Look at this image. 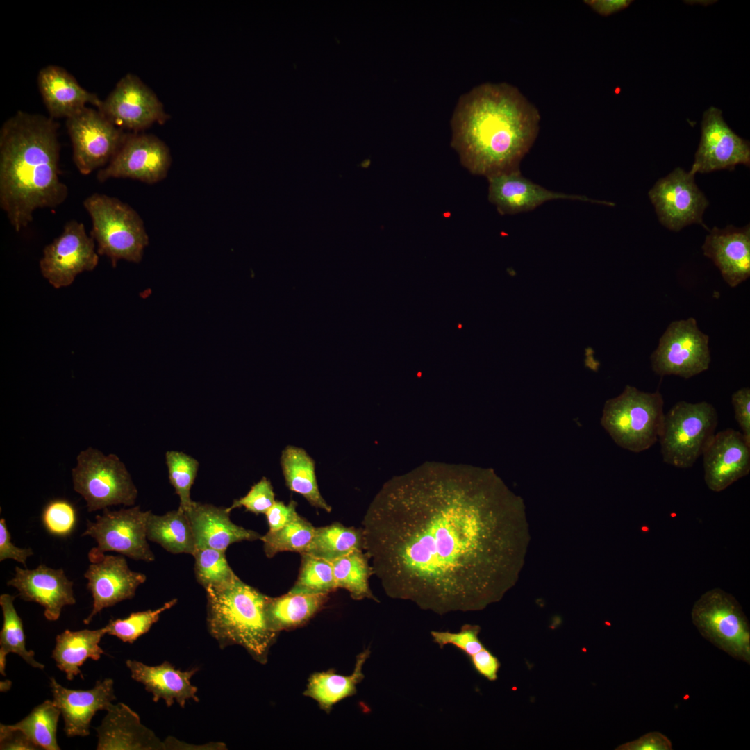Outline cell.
Wrapping results in <instances>:
<instances>
[{"instance_id": "cell-38", "label": "cell", "mask_w": 750, "mask_h": 750, "mask_svg": "<svg viewBox=\"0 0 750 750\" xmlns=\"http://www.w3.org/2000/svg\"><path fill=\"white\" fill-rule=\"evenodd\" d=\"M300 554L301 563L299 576L289 592L328 594L337 588L331 561L306 552Z\"/></svg>"}, {"instance_id": "cell-43", "label": "cell", "mask_w": 750, "mask_h": 750, "mask_svg": "<svg viewBox=\"0 0 750 750\" xmlns=\"http://www.w3.org/2000/svg\"><path fill=\"white\" fill-rule=\"evenodd\" d=\"M480 631L479 626L466 624L456 633L432 631L431 635L440 649L450 644L469 657L485 647L478 637Z\"/></svg>"}, {"instance_id": "cell-20", "label": "cell", "mask_w": 750, "mask_h": 750, "mask_svg": "<svg viewBox=\"0 0 750 750\" xmlns=\"http://www.w3.org/2000/svg\"><path fill=\"white\" fill-rule=\"evenodd\" d=\"M93 598L92 610L84 624H88L103 609L132 599L147 580L145 574L132 571L122 556L104 555L90 565L84 574Z\"/></svg>"}, {"instance_id": "cell-33", "label": "cell", "mask_w": 750, "mask_h": 750, "mask_svg": "<svg viewBox=\"0 0 750 750\" xmlns=\"http://www.w3.org/2000/svg\"><path fill=\"white\" fill-rule=\"evenodd\" d=\"M354 550H364L362 528L347 527L339 522L315 528L306 553L331 561Z\"/></svg>"}, {"instance_id": "cell-44", "label": "cell", "mask_w": 750, "mask_h": 750, "mask_svg": "<svg viewBox=\"0 0 750 750\" xmlns=\"http://www.w3.org/2000/svg\"><path fill=\"white\" fill-rule=\"evenodd\" d=\"M275 502L272 485L266 477H263L251 487L245 496L235 499L228 510L231 512L235 508L244 507L247 511L256 515L265 514Z\"/></svg>"}, {"instance_id": "cell-50", "label": "cell", "mask_w": 750, "mask_h": 750, "mask_svg": "<svg viewBox=\"0 0 750 750\" xmlns=\"http://www.w3.org/2000/svg\"><path fill=\"white\" fill-rule=\"evenodd\" d=\"M469 658L474 670L481 676L490 681L497 679L501 664L490 651L484 647Z\"/></svg>"}, {"instance_id": "cell-12", "label": "cell", "mask_w": 750, "mask_h": 750, "mask_svg": "<svg viewBox=\"0 0 750 750\" xmlns=\"http://www.w3.org/2000/svg\"><path fill=\"white\" fill-rule=\"evenodd\" d=\"M66 127L72 144L73 160L83 175L106 167L128 135L98 109L87 106L67 118Z\"/></svg>"}, {"instance_id": "cell-36", "label": "cell", "mask_w": 750, "mask_h": 750, "mask_svg": "<svg viewBox=\"0 0 750 750\" xmlns=\"http://www.w3.org/2000/svg\"><path fill=\"white\" fill-rule=\"evenodd\" d=\"M60 715L53 701L46 700L23 719L10 726L25 733L40 749L60 750L56 732Z\"/></svg>"}, {"instance_id": "cell-51", "label": "cell", "mask_w": 750, "mask_h": 750, "mask_svg": "<svg viewBox=\"0 0 750 750\" xmlns=\"http://www.w3.org/2000/svg\"><path fill=\"white\" fill-rule=\"evenodd\" d=\"M632 1L628 0H594L585 1L596 12L608 16L628 7Z\"/></svg>"}, {"instance_id": "cell-41", "label": "cell", "mask_w": 750, "mask_h": 750, "mask_svg": "<svg viewBox=\"0 0 750 750\" xmlns=\"http://www.w3.org/2000/svg\"><path fill=\"white\" fill-rule=\"evenodd\" d=\"M177 601L178 599L174 598L156 610L133 612L124 619H110L104 626L106 634L115 636L123 642L132 644L147 633L159 620L160 615L174 606Z\"/></svg>"}, {"instance_id": "cell-29", "label": "cell", "mask_w": 750, "mask_h": 750, "mask_svg": "<svg viewBox=\"0 0 750 750\" xmlns=\"http://www.w3.org/2000/svg\"><path fill=\"white\" fill-rule=\"evenodd\" d=\"M328 594H294L267 597L265 615L269 628L278 633L309 621L326 602Z\"/></svg>"}, {"instance_id": "cell-3", "label": "cell", "mask_w": 750, "mask_h": 750, "mask_svg": "<svg viewBox=\"0 0 750 750\" xmlns=\"http://www.w3.org/2000/svg\"><path fill=\"white\" fill-rule=\"evenodd\" d=\"M59 124L19 110L0 129V206L17 232L38 208H54L68 196L60 179Z\"/></svg>"}, {"instance_id": "cell-46", "label": "cell", "mask_w": 750, "mask_h": 750, "mask_svg": "<svg viewBox=\"0 0 750 750\" xmlns=\"http://www.w3.org/2000/svg\"><path fill=\"white\" fill-rule=\"evenodd\" d=\"M1 750L40 749L25 733L10 725H0Z\"/></svg>"}, {"instance_id": "cell-16", "label": "cell", "mask_w": 750, "mask_h": 750, "mask_svg": "<svg viewBox=\"0 0 750 750\" xmlns=\"http://www.w3.org/2000/svg\"><path fill=\"white\" fill-rule=\"evenodd\" d=\"M97 109L116 126L135 132L167 119L154 92L133 74L124 76Z\"/></svg>"}, {"instance_id": "cell-15", "label": "cell", "mask_w": 750, "mask_h": 750, "mask_svg": "<svg viewBox=\"0 0 750 750\" xmlns=\"http://www.w3.org/2000/svg\"><path fill=\"white\" fill-rule=\"evenodd\" d=\"M170 165L169 149L158 137L128 134L110 162L99 170L97 179L102 183L112 178H132L153 184L166 177Z\"/></svg>"}, {"instance_id": "cell-17", "label": "cell", "mask_w": 750, "mask_h": 750, "mask_svg": "<svg viewBox=\"0 0 750 750\" xmlns=\"http://www.w3.org/2000/svg\"><path fill=\"white\" fill-rule=\"evenodd\" d=\"M738 165H750L749 142L728 126L721 110L711 106L703 114L701 140L690 171L733 170Z\"/></svg>"}, {"instance_id": "cell-30", "label": "cell", "mask_w": 750, "mask_h": 750, "mask_svg": "<svg viewBox=\"0 0 750 750\" xmlns=\"http://www.w3.org/2000/svg\"><path fill=\"white\" fill-rule=\"evenodd\" d=\"M370 653L369 648H367L356 656L353 672L350 675L338 674L332 669L312 674L304 695L316 701L321 709L328 712L335 704L356 693L357 685L365 677L362 668Z\"/></svg>"}, {"instance_id": "cell-9", "label": "cell", "mask_w": 750, "mask_h": 750, "mask_svg": "<svg viewBox=\"0 0 750 750\" xmlns=\"http://www.w3.org/2000/svg\"><path fill=\"white\" fill-rule=\"evenodd\" d=\"M692 621L701 635L735 659L750 664V626L742 608L720 588L706 592L694 603Z\"/></svg>"}, {"instance_id": "cell-28", "label": "cell", "mask_w": 750, "mask_h": 750, "mask_svg": "<svg viewBox=\"0 0 750 750\" xmlns=\"http://www.w3.org/2000/svg\"><path fill=\"white\" fill-rule=\"evenodd\" d=\"M106 634L103 627L97 630H65L56 636L52 658L69 681L79 674L83 678L80 667L88 658L94 660L101 658L104 651L99 643Z\"/></svg>"}, {"instance_id": "cell-37", "label": "cell", "mask_w": 750, "mask_h": 750, "mask_svg": "<svg viewBox=\"0 0 750 750\" xmlns=\"http://www.w3.org/2000/svg\"><path fill=\"white\" fill-rule=\"evenodd\" d=\"M315 527L306 519L298 515L288 525L274 531H268L262 535L264 551L267 558H273L283 551L297 552L306 551L315 534Z\"/></svg>"}, {"instance_id": "cell-21", "label": "cell", "mask_w": 750, "mask_h": 750, "mask_svg": "<svg viewBox=\"0 0 750 750\" xmlns=\"http://www.w3.org/2000/svg\"><path fill=\"white\" fill-rule=\"evenodd\" d=\"M53 701L64 720V731L67 737L90 735V722L99 710H108L116 699L114 681L111 678L97 681L90 690H72L50 678Z\"/></svg>"}, {"instance_id": "cell-34", "label": "cell", "mask_w": 750, "mask_h": 750, "mask_svg": "<svg viewBox=\"0 0 750 750\" xmlns=\"http://www.w3.org/2000/svg\"><path fill=\"white\" fill-rule=\"evenodd\" d=\"M15 596L3 594L0 605L3 612V626L0 632V672L6 676V656L10 653L19 656L29 665L43 669L44 665L35 659V652L26 648V636L22 620L14 606Z\"/></svg>"}, {"instance_id": "cell-7", "label": "cell", "mask_w": 750, "mask_h": 750, "mask_svg": "<svg viewBox=\"0 0 750 750\" xmlns=\"http://www.w3.org/2000/svg\"><path fill=\"white\" fill-rule=\"evenodd\" d=\"M718 415L706 401H680L665 414L659 437L665 462L686 469L693 466L715 433Z\"/></svg>"}, {"instance_id": "cell-19", "label": "cell", "mask_w": 750, "mask_h": 750, "mask_svg": "<svg viewBox=\"0 0 750 750\" xmlns=\"http://www.w3.org/2000/svg\"><path fill=\"white\" fill-rule=\"evenodd\" d=\"M702 456L704 480L713 492L726 489L749 473L750 442L733 428L715 433Z\"/></svg>"}, {"instance_id": "cell-48", "label": "cell", "mask_w": 750, "mask_h": 750, "mask_svg": "<svg viewBox=\"0 0 750 750\" xmlns=\"http://www.w3.org/2000/svg\"><path fill=\"white\" fill-rule=\"evenodd\" d=\"M33 551L31 548L22 549L11 542V535L3 518L0 519V561L12 559L26 566L28 557Z\"/></svg>"}, {"instance_id": "cell-22", "label": "cell", "mask_w": 750, "mask_h": 750, "mask_svg": "<svg viewBox=\"0 0 750 750\" xmlns=\"http://www.w3.org/2000/svg\"><path fill=\"white\" fill-rule=\"evenodd\" d=\"M7 584L15 588L24 601L41 605L44 608V617L49 621L58 620L64 606L76 603L73 582L67 578L62 569H53L43 564L33 569L16 567L15 576Z\"/></svg>"}, {"instance_id": "cell-10", "label": "cell", "mask_w": 750, "mask_h": 750, "mask_svg": "<svg viewBox=\"0 0 750 750\" xmlns=\"http://www.w3.org/2000/svg\"><path fill=\"white\" fill-rule=\"evenodd\" d=\"M151 511L139 506L119 510L103 509L95 522L88 521L83 535L93 538L97 547L88 553L91 563L100 560L106 551H115L135 560L153 562L155 556L147 542V522Z\"/></svg>"}, {"instance_id": "cell-11", "label": "cell", "mask_w": 750, "mask_h": 750, "mask_svg": "<svg viewBox=\"0 0 750 750\" xmlns=\"http://www.w3.org/2000/svg\"><path fill=\"white\" fill-rule=\"evenodd\" d=\"M651 362L652 370L660 376L693 377L709 368V337L692 317L674 321L660 337Z\"/></svg>"}, {"instance_id": "cell-27", "label": "cell", "mask_w": 750, "mask_h": 750, "mask_svg": "<svg viewBox=\"0 0 750 750\" xmlns=\"http://www.w3.org/2000/svg\"><path fill=\"white\" fill-rule=\"evenodd\" d=\"M126 665L131 678L144 685L145 690L152 694L154 702L163 699L170 707L176 701L184 708L189 699L199 701L197 696L198 688L190 682L191 678L199 670L197 668L183 672L167 661L159 665L149 666L137 660H127Z\"/></svg>"}, {"instance_id": "cell-45", "label": "cell", "mask_w": 750, "mask_h": 750, "mask_svg": "<svg viewBox=\"0 0 750 750\" xmlns=\"http://www.w3.org/2000/svg\"><path fill=\"white\" fill-rule=\"evenodd\" d=\"M731 403L741 433L750 442V389L742 388L735 391L731 396Z\"/></svg>"}, {"instance_id": "cell-18", "label": "cell", "mask_w": 750, "mask_h": 750, "mask_svg": "<svg viewBox=\"0 0 750 750\" xmlns=\"http://www.w3.org/2000/svg\"><path fill=\"white\" fill-rule=\"evenodd\" d=\"M488 178V199L501 215H514L535 209L557 199L588 201L612 206V202L549 190L524 177L519 169L502 172Z\"/></svg>"}, {"instance_id": "cell-23", "label": "cell", "mask_w": 750, "mask_h": 750, "mask_svg": "<svg viewBox=\"0 0 750 750\" xmlns=\"http://www.w3.org/2000/svg\"><path fill=\"white\" fill-rule=\"evenodd\" d=\"M704 256L712 260L725 282L738 286L750 276V226L728 225L709 230L702 245Z\"/></svg>"}, {"instance_id": "cell-35", "label": "cell", "mask_w": 750, "mask_h": 750, "mask_svg": "<svg viewBox=\"0 0 750 750\" xmlns=\"http://www.w3.org/2000/svg\"><path fill=\"white\" fill-rule=\"evenodd\" d=\"M363 550H354L331 560L336 586L347 590L356 600L370 599L377 601L369 586L373 569Z\"/></svg>"}, {"instance_id": "cell-39", "label": "cell", "mask_w": 750, "mask_h": 750, "mask_svg": "<svg viewBox=\"0 0 750 750\" xmlns=\"http://www.w3.org/2000/svg\"><path fill=\"white\" fill-rule=\"evenodd\" d=\"M192 556L197 581L205 590L228 585L238 576L228 563L225 550L197 549Z\"/></svg>"}, {"instance_id": "cell-40", "label": "cell", "mask_w": 750, "mask_h": 750, "mask_svg": "<svg viewBox=\"0 0 750 750\" xmlns=\"http://www.w3.org/2000/svg\"><path fill=\"white\" fill-rule=\"evenodd\" d=\"M169 480L180 499L179 508L187 511L192 503L190 490L196 478L199 463L192 456L178 451L165 453Z\"/></svg>"}, {"instance_id": "cell-5", "label": "cell", "mask_w": 750, "mask_h": 750, "mask_svg": "<svg viewBox=\"0 0 750 750\" xmlns=\"http://www.w3.org/2000/svg\"><path fill=\"white\" fill-rule=\"evenodd\" d=\"M660 392H645L627 385L604 404L601 424L614 442L635 453L649 449L659 439L665 413Z\"/></svg>"}, {"instance_id": "cell-42", "label": "cell", "mask_w": 750, "mask_h": 750, "mask_svg": "<svg viewBox=\"0 0 750 750\" xmlns=\"http://www.w3.org/2000/svg\"><path fill=\"white\" fill-rule=\"evenodd\" d=\"M76 519L74 506L65 499H58L49 501L42 514V522L46 530L58 537L70 535L75 528Z\"/></svg>"}, {"instance_id": "cell-6", "label": "cell", "mask_w": 750, "mask_h": 750, "mask_svg": "<svg viewBox=\"0 0 750 750\" xmlns=\"http://www.w3.org/2000/svg\"><path fill=\"white\" fill-rule=\"evenodd\" d=\"M92 220L90 236L97 253L106 256L113 267L118 260L139 262L149 237L139 214L116 197L94 193L83 201Z\"/></svg>"}, {"instance_id": "cell-49", "label": "cell", "mask_w": 750, "mask_h": 750, "mask_svg": "<svg viewBox=\"0 0 750 750\" xmlns=\"http://www.w3.org/2000/svg\"><path fill=\"white\" fill-rule=\"evenodd\" d=\"M297 503L291 501L288 505L277 501L265 513L269 531L278 530L292 522L299 515Z\"/></svg>"}, {"instance_id": "cell-4", "label": "cell", "mask_w": 750, "mask_h": 750, "mask_svg": "<svg viewBox=\"0 0 750 750\" xmlns=\"http://www.w3.org/2000/svg\"><path fill=\"white\" fill-rule=\"evenodd\" d=\"M207 627L221 649L242 647L261 664L277 633L268 626L265 615L266 595L243 582L238 576L222 588L206 590Z\"/></svg>"}, {"instance_id": "cell-8", "label": "cell", "mask_w": 750, "mask_h": 750, "mask_svg": "<svg viewBox=\"0 0 750 750\" xmlns=\"http://www.w3.org/2000/svg\"><path fill=\"white\" fill-rule=\"evenodd\" d=\"M72 470L74 489L94 512L113 505H134L138 490L124 464L115 454L92 447L81 451Z\"/></svg>"}, {"instance_id": "cell-14", "label": "cell", "mask_w": 750, "mask_h": 750, "mask_svg": "<svg viewBox=\"0 0 750 750\" xmlns=\"http://www.w3.org/2000/svg\"><path fill=\"white\" fill-rule=\"evenodd\" d=\"M98 262L94 240L87 235L82 222L73 219L44 247L40 267L49 283L60 288L71 285L78 274L92 271Z\"/></svg>"}, {"instance_id": "cell-32", "label": "cell", "mask_w": 750, "mask_h": 750, "mask_svg": "<svg viewBox=\"0 0 750 750\" xmlns=\"http://www.w3.org/2000/svg\"><path fill=\"white\" fill-rule=\"evenodd\" d=\"M147 540L174 554L193 555L197 550L188 517L179 508L162 515L150 512L147 522Z\"/></svg>"}, {"instance_id": "cell-24", "label": "cell", "mask_w": 750, "mask_h": 750, "mask_svg": "<svg viewBox=\"0 0 750 750\" xmlns=\"http://www.w3.org/2000/svg\"><path fill=\"white\" fill-rule=\"evenodd\" d=\"M101 724L95 728L97 750H163L153 731L141 723L139 715L123 703L112 704Z\"/></svg>"}, {"instance_id": "cell-13", "label": "cell", "mask_w": 750, "mask_h": 750, "mask_svg": "<svg viewBox=\"0 0 750 750\" xmlns=\"http://www.w3.org/2000/svg\"><path fill=\"white\" fill-rule=\"evenodd\" d=\"M690 171L674 169L660 178L648 192L659 222L668 229L679 231L692 224H698L708 230L703 215L709 205Z\"/></svg>"}, {"instance_id": "cell-47", "label": "cell", "mask_w": 750, "mask_h": 750, "mask_svg": "<svg viewBox=\"0 0 750 750\" xmlns=\"http://www.w3.org/2000/svg\"><path fill=\"white\" fill-rule=\"evenodd\" d=\"M619 750H672L671 740L658 731L649 732L639 738L619 746Z\"/></svg>"}, {"instance_id": "cell-2", "label": "cell", "mask_w": 750, "mask_h": 750, "mask_svg": "<svg viewBox=\"0 0 750 750\" xmlns=\"http://www.w3.org/2000/svg\"><path fill=\"white\" fill-rule=\"evenodd\" d=\"M540 113L508 83H484L460 97L451 119V145L472 174L488 177L519 169L539 131Z\"/></svg>"}, {"instance_id": "cell-25", "label": "cell", "mask_w": 750, "mask_h": 750, "mask_svg": "<svg viewBox=\"0 0 750 750\" xmlns=\"http://www.w3.org/2000/svg\"><path fill=\"white\" fill-rule=\"evenodd\" d=\"M193 531L197 549L226 550L232 544L260 540L256 531L234 524L228 508L192 501L185 511Z\"/></svg>"}, {"instance_id": "cell-31", "label": "cell", "mask_w": 750, "mask_h": 750, "mask_svg": "<svg viewBox=\"0 0 750 750\" xmlns=\"http://www.w3.org/2000/svg\"><path fill=\"white\" fill-rule=\"evenodd\" d=\"M281 465L285 484L291 491L303 496L311 506L331 511L319 492L314 460L305 449L287 446L282 451Z\"/></svg>"}, {"instance_id": "cell-1", "label": "cell", "mask_w": 750, "mask_h": 750, "mask_svg": "<svg viewBox=\"0 0 750 750\" xmlns=\"http://www.w3.org/2000/svg\"><path fill=\"white\" fill-rule=\"evenodd\" d=\"M362 526L386 594L438 615L499 601L530 542L522 499L492 469L472 467L426 465L394 477Z\"/></svg>"}, {"instance_id": "cell-26", "label": "cell", "mask_w": 750, "mask_h": 750, "mask_svg": "<svg viewBox=\"0 0 750 750\" xmlns=\"http://www.w3.org/2000/svg\"><path fill=\"white\" fill-rule=\"evenodd\" d=\"M37 82L43 102L53 119L71 117L88 103L99 108L102 101L84 89L65 69L54 65L41 69Z\"/></svg>"}]
</instances>
